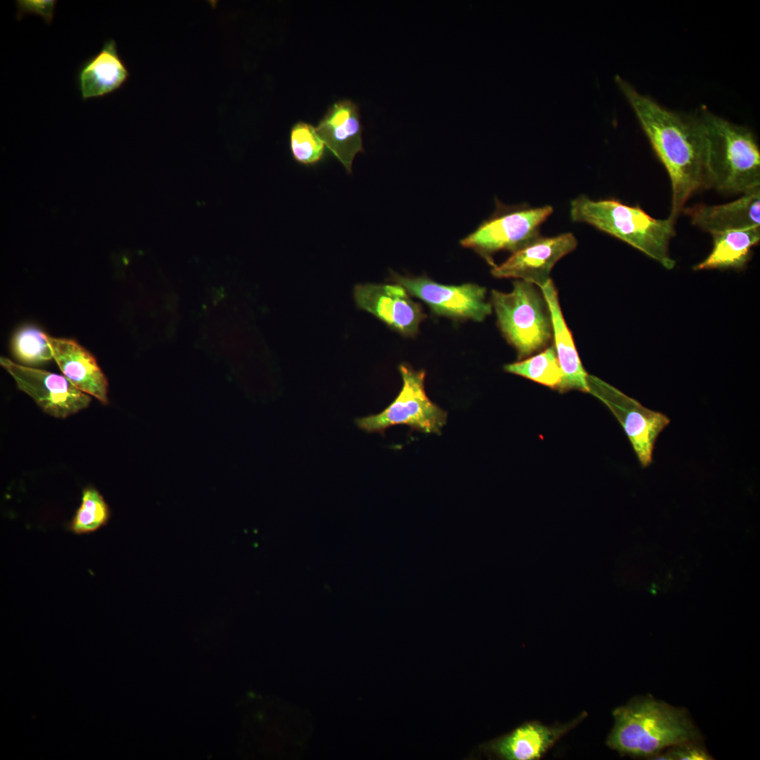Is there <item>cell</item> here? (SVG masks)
<instances>
[{
	"instance_id": "obj_4",
	"label": "cell",
	"mask_w": 760,
	"mask_h": 760,
	"mask_svg": "<svg viewBox=\"0 0 760 760\" xmlns=\"http://www.w3.org/2000/svg\"><path fill=\"white\" fill-rule=\"evenodd\" d=\"M698 115L706 139L711 188L744 194L760 187V150L753 132L707 110Z\"/></svg>"
},
{
	"instance_id": "obj_10",
	"label": "cell",
	"mask_w": 760,
	"mask_h": 760,
	"mask_svg": "<svg viewBox=\"0 0 760 760\" xmlns=\"http://www.w3.org/2000/svg\"><path fill=\"white\" fill-rule=\"evenodd\" d=\"M1 365L15 381L20 390L30 395L44 412L65 418L88 407L91 398L62 375L23 366L4 357Z\"/></svg>"
},
{
	"instance_id": "obj_19",
	"label": "cell",
	"mask_w": 760,
	"mask_h": 760,
	"mask_svg": "<svg viewBox=\"0 0 760 760\" xmlns=\"http://www.w3.org/2000/svg\"><path fill=\"white\" fill-rule=\"evenodd\" d=\"M709 255L693 267L694 270H742L752 256V248L760 241V226L711 234Z\"/></svg>"
},
{
	"instance_id": "obj_23",
	"label": "cell",
	"mask_w": 760,
	"mask_h": 760,
	"mask_svg": "<svg viewBox=\"0 0 760 760\" xmlns=\"http://www.w3.org/2000/svg\"><path fill=\"white\" fill-rule=\"evenodd\" d=\"M13 349L19 360L29 365L39 364L53 358L45 333L32 327H24L15 335Z\"/></svg>"
},
{
	"instance_id": "obj_21",
	"label": "cell",
	"mask_w": 760,
	"mask_h": 760,
	"mask_svg": "<svg viewBox=\"0 0 760 760\" xmlns=\"http://www.w3.org/2000/svg\"><path fill=\"white\" fill-rule=\"evenodd\" d=\"M110 517L109 507L102 495L94 487L88 486L82 490L81 504L68 530L77 535L91 533L104 526Z\"/></svg>"
},
{
	"instance_id": "obj_6",
	"label": "cell",
	"mask_w": 760,
	"mask_h": 760,
	"mask_svg": "<svg viewBox=\"0 0 760 760\" xmlns=\"http://www.w3.org/2000/svg\"><path fill=\"white\" fill-rule=\"evenodd\" d=\"M399 371L403 387L397 397L380 413L356 418L355 424L367 433L384 434L392 426L407 425L422 433L440 434L446 424L447 412L427 396L425 372L407 364L400 365Z\"/></svg>"
},
{
	"instance_id": "obj_20",
	"label": "cell",
	"mask_w": 760,
	"mask_h": 760,
	"mask_svg": "<svg viewBox=\"0 0 760 760\" xmlns=\"http://www.w3.org/2000/svg\"><path fill=\"white\" fill-rule=\"evenodd\" d=\"M504 369L552 389L558 390L562 382V374L553 344L533 356L507 364Z\"/></svg>"
},
{
	"instance_id": "obj_25",
	"label": "cell",
	"mask_w": 760,
	"mask_h": 760,
	"mask_svg": "<svg viewBox=\"0 0 760 760\" xmlns=\"http://www.w3.org/2000/svg\"><path fill=\"white\" fill-rule=\"evenodd\" d=\"M16 2L18 20L28 14L39 15L49 25L54 17L57 1L55 0H18Z\"/></svg>"
},
{
	"instance_id": "obj_16",
	"label": "cell",
	"mask_w": 760,
	"mask_h": 760,
	"mask_svg": "<svg viewBox=\"0 0 760 760\" xmlns=\"http://www.w3.org/2000/svg\"><path fill=\"white\" fill-rule=\"evenodd\" d=\"M129 77L115 41L108 39L98 53L80 65L76 81L81 98L85 101L113 93L125 84Z\"/></svg>"
},
{
	"instance_id": "obj_2",
	"label": "cell",
	"mask_w": 760,
	"mask_h": 760,
	"mask_svg": "<svg viewBox=\"0 0 760 760\" xmlns=\"http://www.w3.org/2000/svg\"><path fill=\"white\" fill-rule=\"evenodd\" d=\"M613 715L607 744L621 754L651 759L665 748L701 737L685 709L650 697H637Z\"/></svg>"
},
{
	"instance_id": "obj_18",
	"label": "cell",
	"mask_w": 760,
	"mask_h": 760,
	"mask_svg": "<svg viewBox=\"0 0 760 760\" xmlns=\"http://www.w3.org/2000/svg\"><path fill=\"white\" fill-rule=\"evenodd\" d=\"M570 728V725L550 728L528 723L493 742L490 748L505 759H538Z\"/></svg>"
},
{
	"instance_id": "obj_5",
	"label": "cell",
	"mask_w": 760,
	"mask_h": 760,
	"mask_svg": "<svg viewBox=\"0 0 760 760\" xmlns=\"http://www.w3.org/2000/svg\"><path fill=\"white\" fill-rule=\"evenodd\" d=\"M497 323L503 336L521 360L547 348L553 331L548 304L540 289L517 279L509 293L491 292Z\"/></svg>"
},
{
	"instance_id": "obj_12",
	"label": "cell",
	"mask_w": 760,
	"mask_h": 760,
	"mask_svg": "<svg viewBox=\"0 0 760 760\" xmlns=\"http://www.w3.org/2000/svg\"><path fill=\"white\" fill-rule=\"evenodd\" d=\"M353 294L358 308L405 336L415 335L426 317L421 305L398 284H357Z\"/></svg>"
},
{
	"instance_id": "obj_7",
	"label": "cell",
	"mask_w": 760,
	"mask_h": 760,
	"mask_svg": "<svg viewBox=\"0 0 760 760\" xmlns=\"http://www.w3.org/2000/svg\"><path fill=\"white\" fill-rule=\"evenodd\" d=\"M552 213L550 205L498 206L490 217L461 241V244L473 249L494 267L495 253L500 251L514 253L529 243L540 236V226Z\"/></svg>"
},
{
	"instance_id": "obj_22",
	"label": "cell",
	"mask_w": 760,
	"mask_h": 760,
	"mask_svg": "<svg viewBox=\"0 0 760 760\" xmlns=\"http://www.w3.org/2000/svg\"><path fill=\"white\" fill-rule=\"evenodd\" d=\"M324 143L316 127L298 122L291 128L290 146L293 158L303 165H314L319 162L324 153Z\"/></svg>"
},
{
	"instance_id": "obj_1",
	"label": "cell",
	"mask_w": 760,
	"mask_h": 760,
	"mask_svg": "<svg viewBox=\"0 0 760 760\" xmlns=\"http://www.w3.org/2000/svg\"><path fill=\"white\" fill-rule=\"evenodd\" d=\"M657 156L669 174L672 189L669 217L676 220L695 192L711 189L707 144L698 115L668 110L616 77Z\"/></svg>"
},
{
	"instance_id": "obj_11",
	"label": "cell",
	"mask_w": 760,
	"mask_h": 760,
	"mask_svg": "<svg viewBox=\"0 0 760 760\" xmlns=\"http://www.w3.org/2000/svg\"><path fill=\"white\" fill-rule=\"evenodd\" d=\"M577 246L571 233L555 236H539L512 255L504 262L495 265L491 274L497 278H513L531 283L538 288L550 278L555 265Z\"/></svg>"
},
{
	"instance_id": "obj_17",
	"label": "cell",
	"mask_w": 760,
	"mask_h": 760,
	"mask_svg": "<svg viewBox=\"0 0 760 760\" xmlns=\"http://www.w3.org/2000/svg\"><path fill=\"white\" fill-rule=\"evenodd\" d=\"M549 306L552 322L553 345L561 368L562 378L558 391L571 390L588 393L587 376L571 331L563 317L558 291L552 279L540 288Z\"/></svg>"
},
{
	"instance_id": "obj_24",
	"label": "cell",
	"mask_w": 760,
	"mask_h": 760,
	"mask_svg": "<svg viewBox=\"0 0 760 760\" xmlns=\"http://www.w3.org/2000/svg\"><path fill=\"white\" fill-rule=\"evenodd\" d=\"M699 741L683 742L671 747L666 752L659 753L651 759L660 760H710L712 756L701 746Z\"/></svg>"
},
{
	"instance_id": "obj_3",
	"label": "cell",
	"mask_w": 760,
	"mask_h": 760,
	"mask_svg": "<svg viewBox=\"0 0 760 760\" xmlns=\"http://www.w3.org/2000/svg\"><path fill=\"white\" fill-rule=\"evenodd\" d=\"M574 222L592 225L639 250L667 270L675 267L669 255L670 240L675 235V220L656 219L639 205L631 206L616 199L592 200L581 195L570 203Z\"/></svg>"
},
{
	"instance_id": "obj_13",
	"label": "cell",
	"mask_w": 760,
	"mask_h": 760,
	"mask_svg": "<svg viewBox=\"0 0 760 760\" xmlns=\"http://www.w3.org/2000/svg\"><path fill=\"white\" fill-rule=\"evenodd\" d=\"M316 129L327 148L350 173L356 154L364 152L357 105L350 100L334 103Z\"/></svg>"
},
{
	"instance_id": "obj_14",
	"label": "cell",
	"mask_w": 760,
	"mask_h": 760,
	"mask_svg": "<svg viewBox=\"0 0 760 760\" xmlns=\"http://www.w3.org/2000/svg\"><path fill=\"white\" fill-rule=\"evenodd\" d=\"M53 358L64 376L80 391L107 404L108 381L94 356L76 341L45 334Z\"/></svg>"
},
{
	"instance_id": "obj_8",
	"label": "cell",
	"mask_w": 760,
	"mask_h": 760,
	"mask_svg": "<svg viewBox=\"0 0 760 760\" xmlns=\"http://www.w3.org/2000/svg\"><path fill=\"white\" fill-rule=\"evenodd\" d=\"M588 393L603 402L622 425L643 467L652 462L654 444L670 423L661 412L647 409L602 379L588 375Z\"/></svg>"
},
{
	"instance_id": "obj_15",
	"label": "cell",
	"mask_w": 760,
	"mask_h": 760,
	"mask_svg": "<svg viewBox=\"0 0 760 760\" xmlns=\"http://www.w3.org/2000/svg\"><path fill=\"white\" fill-rule=\"evenodd\" d=\"M692 224L711 234L760 226V187L725 204L695 205L683 210Z\"/></svg>"
},
{
	"instance_id": "obj_9",
	"label": "cell",
	"mask_w": 760,
	"mask_h": 760,
	"mask_svg": "<svg viewBox=\"0 0 760 760\" xmlns=\"http://www.w3.org/2000/svg\"><path fill=\"white\" fill-rule=\"evenodd\" d=\"M392 277L396 284L426 303L438 315L482 322L492 312V304L486 300V289L478 284L445 285L426 277L396 274Z\"/></svg>"
}]
</instances>
